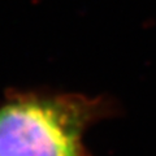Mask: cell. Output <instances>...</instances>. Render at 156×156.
I'll use <instances>...</instances> for the list:
<instances>
[{"mask_svg":"<svg viewBox=\"0 0 156 156\" xmlns=\"http://www.w3.org/2000/svg\"><path fill=\"white\" fill-rule=\"evenodd\" d=\"M95 104L81 96L20 94L0 105V156H85Z\"/></svg>","mask_w":156,"mask_h":156,"instance_id":"1","label":"cell"}]
</instances>
